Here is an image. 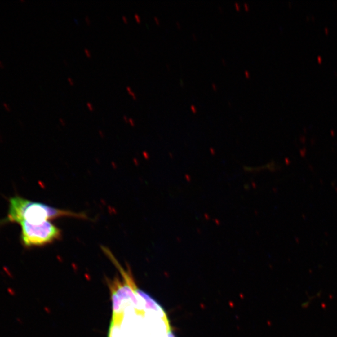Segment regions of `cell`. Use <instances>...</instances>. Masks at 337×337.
<instances>
[{
  "instance_id": "3957f363",
  "label": "cell",
  "mask_w": 337,
  "mask_h": 337,
  "mask_svg": "<svg viewBox=\"0 0 337 337\" xmlns=\"http://www.w3.org/2000/svg\"><path fill=\"white\" fill-rule=\"evenodd\" d=\"M21 226L20 240L26 248L42 247L50 244L62 236L61 230L50 221L33 224L23 221Z\"/></svg>"
},
{
  "instance_id": "ba28073f",
  "label": "cell",
  "mask_w": 337,
  "mask_h": 337,
  "mask_svg": "<svg viewBox=\"0 0 337 337\" xmlns=\"http://www.w3.org/2000/svg\"><path fill=\"white\" fill-rule=\"evenodd\" d=\"M134 18L135 19V21L137 22V23H140L141 21V20H140V18L139 16V15L137 14V13H135L134 14Z\"/></svg>"
},
{
  "instance_id": "7a4b0ae2",
  "label": "cell",
  "mask_w": 337,
  "mask_h": 337,
  "mask_svg": "<svg viewBox=\"0 0 337 337\" xmlns=\"http://www.w3.org/2000/svg\"><path fill=\"white\" fill-rule=\"evenodd\" d=\"M74 217L87 219L86 214L75 212L51 207L43 203L31 201L19 196L9 199L8 214L6 218L0 221V225L13 222L19 224L27 222L33 224H39L60 217Z\"/></svg>"
},
{
  "instance_id": "2e32d148",
  "label": "cell",
  "mask_w": 337,
  "mask_h": 337,
  "mask_svg": "<svg viewBox=\"0 0 337 337\" xmlns=\"http://www.w3.org/2000/svg\"><path fill=\"white\" fill-rule=\"evenodd\" d=\"M60 122H61L62 123H64V120H63V119L62 118H60Z\"/></svg>"
},
{
  "instance_id": "7c38bea8",
  "label": "cell",
  "mask_w": 337,
  "mask_h": 337,
  "mask_svg": "<svg viewBox=\"0 0 337 337\" xmlns=\"http://www.w3.org/2000/svg\"><path fill=\"white\" fill-rule=\"evenodd\" d=\"M5 64L0 60V69H5Z\"/></svg>"
},
{
  "instance_id": "9c48e42d",
  "label": "cell",
  "mask_w": 337,
  "mask_h": 337,
  "mask_svg": "<svg viewBox=\"0 0 337 337\" xmlns=\"http://www.w3.org/2000/svg\"><path fill=\"white\" fill-rule=\"evenodd\" d=\"M67 80H68V82L69 83V84H70V85H71V86H73V85L74 84V80H73V79H72L71 78H70V77L68 78Z\"/></svg>"
},
{
  "instance_id": "8992f818",
  "label": "cell",
  "mask_w": 337,
  "mask_h": 337,
  "mask_svg": "<svg viewBox=\"0 0 337 337\" xmlns=\"http://www.w3.org/2000/svg\"><path fill=\"white\" fill-rule=\"evenodd\" d=\"M86 106H87V108L89 109V110L90 111H93L94 110V108L92 104L90 102H87V103H86Z\"/></svg>"
},
{
  "instance_id": "4fadbf2b",
  "label": "cell",
  "mask_w": 337,
  "mask_h": 337,
  "mask_svg": "<svg viewBox=\"0 0 337 337\" xmlns=\"http://www.w3.org/2000/svg\"><path fill=\"white\" fill-rule=\"evenodd\" d=\"M129 121L130 122V123H131V124H132V126H134V120H133L132 119H131V118H129Z\"/></svg>"
},
{
  "instance_id": "277c9868",
  "label": "cell",
  "mask_w": 337,
  "mask_h": 337,
  "mask_svg": "<svg viewBox=\"0 0 337 337\" xmlns=\"http://www.w3.org/2000/svg\"><path fill=\"white\" fill-rule=\"evenodd\" d=\"M126 90L128 92V93L130 94V95L132 98V99H134V100H137V95L135 94V92L132 91V89L131 88V87L130 86H126Z\"/></svg>"
},
{
  "instance_id": "6da1fadb",
  "label": "cell",
  "mask_w": 337,
  "mask_h": 337,
  "mask_svg": "<svg viewBox=\"0 0 337 337\" xmlns=\"http://www.w3.org/2000/svg\"><path fill=\"white\" fill-rule=\"evenodd\" d=\"M122 279L111 285L113 315L109 337H175L162 308L140 290L132 275L118 262Z\"/></svg>"
},
{
  "instance_id": "8fae6325",
  "label": "cell",
  "mask_w": 337,
  "mask_h": 337,
  "mask_svg": "<svg viewBox=\"0 0 337 337\" xmlns=\"http://www.w3.org/2000/svg\"><path fill=\"white\" fill-rule=\"evenodd\" d=\"M122 19L123 21H124L125 23H128V19H127V18L126 16L122 15Z\"/></svg>"
},
{
  "instance_id": "5bb4252c",
  "label": "cell",
  "mask_w": 337,
  "mask_h": 337,
  "mask_svg": "<svg viewBox=\"0 0 337 337\" xmlns=\"http://www.w3.org/2000/svg\"><path fill=\"white\" fill-rule=\"evenodd\" d=\"M154 20H155L156 22L159 24V19H158L157 17H154Z\"/></svg>"
},
{
  "instance_id": "5b68a950",
  "label": "cell",
  "mask_w": 337,
  "mask_h": 337,
  "mask_svg": "<svg viewBox=\"0 0 337 337\" xmlns=\"http://www.w3.org/2000/svg\"><path fill=\"white\" fill-rule=\"evenodd\" d=\"M3 108H4V109H5L6 111H7L8 113L11 111V107L10 106V105L8 103H3Z\"/></svg>"
},
{
  "instance_id": "52a82bcc",
  "label": "cell",
  "mask_w": 337,
  "mask_h": 337,
  "mask_svg": "<svg viewBox=\"0 0 337 337\" xmlns=\"http://www.w3.org/2000/svg\"><path fill=\"white\" fill-rule=\"evenodd\" d=\"M84 53H85V55H86L87 57H88V58L91 57V53L90 51L87 49V48H84Z\"/></svg>"
},
{
  "instance_id": "9a60e30c",
  "label": "cell",
  "mask_w": 337,
  "mask_h": 337,
  "mask_svg": "<svg viewBox=\"0 0 337 337\" xmlns=\"http://www.w3.org/2000/svg\"><path fill=\"white\" fill-rule=\"evenodd\" d=\"M123 119H124V120H125V121H126V122H127V121H129V120H128L129 119L127 118V116H126V115H124V116H123Z\"/></svg>"
},
{
  "instance_id": "30bf717a",
  "label": "cell",
  "mask_w": 337,
  "mask_h": 337,
  "mask_svg": "<svg viewBox=\"0 0 337 337\" xmlns=\"http://www.w3.org/2000/svg\"><path fill=\"white\" fill-rule=\"evenodd\" d=\"M85 21H86V22L87 23V24L88 25H89V24H91V20H90L89 16H87V15L85 16Z\"/></svg>"
}]
</instances>
